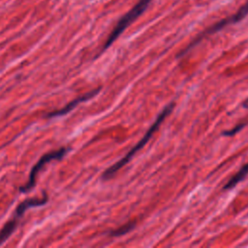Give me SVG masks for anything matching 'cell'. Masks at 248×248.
I'll list each match as a JSON object with an SVG mask.
<instances>
[{"instance_id": "cell-6", "label": "cell", "mask_w": 248, "mask_h": 248, "mask_svg": "<svg viewBox=\"0 0 248 248\" xmlns=\"http://www.w3.org/2000/svg\"><path fill=\"white\" fill-rule=\"evenodd\" d=\"M47 201H48V197H47V195L46 193L44 194L42 199L33 198V199H27V200L23 201L16 208V212H15V217L14 218L19 219L26 212L27 209H29L31 207L43 206V205H45L47 202Z\"/></svg>"}, {"instance_id": "cell-9", "label": "cell", "mask_w": 248, "mask_h": 248, "mask_svg": "<svg viewBox=\"0 0 248 248\" xmlns=\"http://www.w3.org/2000/svg\"><path fill=\"white\" fill-rule=\"evenodd\" d=\"M135 226H136L135 223H128V224H126V225H124V226L118 228L117 230L112 231V232H110V235H112V236H120V235H123V234L129 232L130 231H132V230L135 228Z\"/></svg>"}, {"instance_id": "cell-2", "label": "cell", "mask_w": 248, "mask_h": 248, "mask_svg": "<svg viewBox=\"0 0 248 248\" xmlns=\"http://www.w3.org/2000/svg\"><path fill=\"white\" fill-rule=\"evenodd\" d=\"M152 0H139L135 6L128 11L117 22V24L114 26L110 34L108 35L104 46H103V51L106 50L110 46V45L124 32V30L131 24L133 23L148 7Z\"/></svg>"}, {"instance_id": "cell-7", "label": "cell", "mask_w": 248, "mask_h": 248, "mask_svg": "<svg viewBox=\"0 0 248 248\" xmlns=\"http://www.w3.org/2000/svg\"><path fill=\"white\" fill-rule=\"evenodd\" d=\"M17 221L18 219H12L9 222H7L4 227L0 230V245H2L15 232V230L17 227Z\"/></svg>"}, {"instance_id": "cell-3", "label": "cell", "mask_w": 248, "mask_h": 248, "mask_svg": "<svg viewBox=\"0 0 248 248\" xmlns=\"http://www.w3.org/2000/svg\"><path fill=\"white\" fill-rule=\"evenodd\" d=\"M247 16H248V1H247L245 4H243V5L237 10V12H236L235 14H233L232 16H229V17H227V18L221 19L220 21H218L217 23L213 24V25L210 26L209 28L205 29L202 33H201L200 35H198L197 38H196L192 43H190V44L186 46V48H185L184 50H182V51L178 54V57L185 55L190 49H192L194 46H197L202 39H204L206 36L212 35V34L216 33L217 31H220L221 29L225 28V27L228 26V25L237 23V22H239L240 20L244 19V17H246Z\"/></svg>"}, {"instance_id": "cell-11", "label": "cell", "mask_w": 248, "mask_h": 248, "mask_svg": "<svg viewBox=\"0 0 248 248\" xmlns=\"http://www.w3.org/2000/svg\"><path fill=\"white\" fill-rule=\"evenodd\" d=\"M243 107H244L245 108H248V99H246V100L244 101V103H243Z\"/></svg>"}, {"instance_id": "cell-8", "label": "cell", "mask_w": 248, "mask_h": 248, "mask_svg": "<svg viewBox=\"0 0 248 248\" xmlns=\"http://www.w3.org/2000/svg\"><path fill=\"white\" fill-rule=\"evenodd\" d=\"M248 175V164L244 165L237 172L236 174H234L224 186L225 190L228 189H232L233 187H235L240 181H242L246 176Z\"/></svg>"}, {"instance_id": "cell-1", "label": "cell", "mask_w": 248, "mask_h": 248, "mask_svg": "<svg viewBox=\"0 0 248 248\" xmlns=\"http://www.w3.org/2000/svg\"><path fill=\"white\" fill-rule=\"evenodd\" d=\"M174 107V104L173 103H170L162 111L161 113L157 116L156 120L153 122V124L150 126V128L147 130V132L145 133V135L140 139V140L121 159L119 160L118 162H116L114 165H112L111 167H109L107 170L104 171L103 175H102V178L104 180H108V179H110L121 168H123L126 164H128L130 162V160L134 157V155H136L137 152H139L147 142L148 140L151 139V137L153 136V134L156 132V130L159 128V126L161 125V123L164 121V119L171 112L172 108Z\"/></svg>"}, {"instance_id": "cell-10", "label": "cell", "mask_w": 248, "mask_h": 248, "mask_svg": "<svg viewBox=\"0 0 248 248\" xmlns=\"http://www.w3.org/2000/svg\"><path fill=\"white\" fill-rule=\"evenodd\" d=\"M245 126V124H243V123H241V124H238V125H236V126H234L232 130H229V131H225L224 133H223V135L224 136H228V137H231V136H233V135H235L237 132H239L243 127Z\"/></svg>"}, {"instance_id": "cell-5", "label": "cell", "mask_w": 248, "mask_h": 248, "mask_svg": "<svg viewBox=\"0 0 248 248\" xmlns=\"http://www.w3.org/2000/svg\"><path fill=\"white\" fill-rule=\"evenodd\" d=\"M101 91V87H98L96 89H93L76 99H74L73 101H71L70 103H68L65 107H63L62 108H59V109H56V110H53V111H50L48 112L46 116L47 118H52V117H58V116H62V115H65L67 113H69L70 111H72L78 105H79L80 103H83V102H86L88 100H90L91 98H93L94 96H96L99 92Z\"/></svg>"}, {"instance_id": "cell-4", "label": "cell", "mask_w": 248, "mask_h": 248, "mask_svg": "<svg viewBox=\"0 0 248 248\" xmlns=\"http://www.w3.org/2000/svg\"><path fill=\"white\" fill-rule=\"evenodd\" d=\"M70 151V148L69 147H61L57 150H54V151H51V152H48V153H46L44 154L40 160L33 166V168L31 169L30 170V173H29V177H28V181L26 184L22 185L19 187V191L21 193H28L29 191H31L34 186H35V183H36V176L38 174V172L40 170H42V169L44 168V166L47 163H49L50 161L52 160H57V161H60L61 159H63L65 157V155Z\"/></svg>"}]
</instances>
